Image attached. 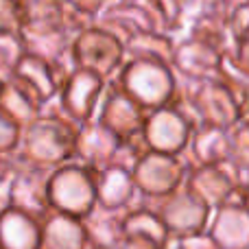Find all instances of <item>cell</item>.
I'll list each match as a JSON object with an SVG mask.
<instances>
[{"mask_svg":"<svg viewBox=\"0 0 249 249\" xmlns=\"http://www.w3.org/2000/svg\"><path fill=\"white\" fill-rule=\"evenodd\" d=\"M77 131V124L57 107L55 101H51L29 127L22 129L16 153L33 166L55 171L74 160Z\"/></svg>","mask_w":249,"mask_h":249,"instance_id":"cell-1","label":"cell"},{"mask_svg":"<svg viewBox=\"0 0 249 249\" xmlns=\"http://www.w3.org/2000/svg\"><path fill=\"white\" fill-rule=\"evenodd\" d=\"M112 79H116L121 90L146 114L166 107L177 88V77L171 66L146 59H124Z\"/></svg>","mask_w":249,"mask_h":249,"instance_id":"cell-2","label":"cell"},{"mask_svg":"<svg viewBox=\"0 0 249 249\" xmlns=\"http://www.w3.org/2000/svg\"><path fill=\"white\" fill-rule=\"evenodd\" d=\"M48 203L59 214L74 219L88 216L96 206V173L74 160L61 164L48 177Z\"/></svg>","mask_w":249,"mask_h":249,"instance_id":"cell-3","label":"cell"},{"mask_svg":"<svg viewBox=\"0 0 249 249\" xmlns=\"http://www.w3.org/2000/svg\"><path fill=\"white\" fill-rule=\"evenodd\" d=\"M142 201L160 216V221L164 223L168 236H171V243L195 236V234H203L212 216L210 208L203 206L186 186L173 190L166 197L142 199Z\"/></svg>","mask_w":249,"mask_h":249,"instance_id":"cell-4","label":"cell"},{"mask_svg":"<svg viewBox=\"0 0 249 249\" xmlns=\"http://www.w3.org/2000/svg\"><path fill=\"white\" fill-rule=\"evenodd\" d=\"M70 61L74 68L88 70L109 81L124 61L123 42L105 29L92 24L74 35L70 44Z\"/></svg>","mask_w":249,"mask_h":249,"instance_id":"cell-5","label":"cell"},{"mask_svg":"<svg viewBox=\"0 0 249 249\" xmlns=\"http://www.w3.org/2000/svg\"><path fill=\"white\" fill-rule=\"evenodd\" d=\"M190 166L181 155H164L146 151L131 168V179L142 199H160L181 188Z\"/></svg>","mask_w":249,"mask_h":249,"instance_id":"cell-6","label":"cell"},{"mask_svg":"<svg viewBox=\"0 0 249 249\" xmlns=\"http://www.w3.org/2000/svg\"><path fill=\"white\" fill-rule=\"evenodd\" d=\"M51 173L53 171L24 162L18 155L16 171L11 175L7 197H4V206L16 208V210L42 221L51 212V203H48V177H51Z\"/></svg>","mask_w":249,"mask_h":249,"instance_id":"cell-7","label":"cell"},{"mask_svg":"<svg viewBox=\"0 0 249 249\" xmlns=\"http://www.w3.org/2000/svg\"><path fill=\"white\" fill-rule=\"evenodd\" d=\"M184 186L210 210L236 201L241 190V173L234 164L221 162L212 166H195L186 175Z\"/></svg>","mask_w":249,"mask_h":249,"instance_id":"cell-8","label":"cell"},{"mask_svg":"<svg viewBox=\"0 0 249 249\" xmlns=\"http://www.w3.org/2000/svg\"><path fill=\"white\" fill-rule=\"evenodd\" d=\"M103 88L105 79H101L99 74L74 68L61 86V90L57 92L55 103L77 127H81L83 123L94 118Z\"/></svg>","mask_w":249,"mask_h":249,"instance_id":"cell-9","label":"cell"},{"mask_svg":"<svg viewBox=\"0 0 249 249\" xmlns=\"http://www.w3.org/2000/svg\"><path fill=\"white\" fill-rule=\"evenodd\" d=\"M94 118L103 127H107L118 140H124V138H131L136 133H142L146 112L124 94L116 79H109V81H105Z\"/></svg>","mask_w":249,"mask_h":249,"instance_id":"cell-10","label":"cell"},{"mask_svg":"<svg viewBox=\"0 0 249 249\" xmlns=\"http://www.w3.org/2000/svg\"><path fill=\"white\" fill-rule=\"evenodd\" d=\"M190 133H193V124L179 112H175L171 105L149 112L144 118V127H142L146 149L164 155L184 153L188 149Z\"/></svg>","mask_w":249,"mask_h":249,"instance_id":"cell-11","label":"cell"},{"mask_svg":"<svg viewBox=\"0 0 249 249\" xmlns=\"http://www.w3.org/2000/svg\"><path fill=\"white\" fill-rule=\"evenodd\" d=\"M193 105L199 124L225 129V131L238 124V101L219 79L193 83Z\"/></svg>","mask_w":249,"mask_h":249,"instance_id":"cell-12","label":"cell"},{"mask_svg":"<svg viewBox=\"0 0 249 249\" xmlns=\"http://www.w3.org/2000/svg\"><path fill=\"white\" fill-rule=\"evenodd\" d=\"M74 70L70 57L59 61H46L42 57H35L24 53L22 59L16 66V77L22 79L35 94L42 99L44 105H48L51 101L57 99V92L61 90V86L66 83V79L70 77V72Z\"/></svg>","mask_w":249,"mask_h":249,"instance_id":"cell-13","label":"cell"},{"mask_svg":"<svg viewBox=\"0 0 249 249\" xmlns=\"http://www.w3.org/2000/svg\"><path fill=\"white\" fill-rule=\"evenodd\" d=\"M221 55L210 46L190 37L175 39L171 68L179 81L186 83H203L219 77Z\"/></svg>","mask_w":249,"mask_h":249,"instance_id":"cell-14","label":"cell"},{"mask_svg":"<svg viewBox=\"0 0 249 249\" xmlns=\"http://www.w3.org/2000/svg\"><path fill=\"white\" fill-rule=\"evenodd\" d=\"M118 144H121V140L96 118H92V121L83 123L77 131L74 162L90 168L92 173H101L107 166H114Z\"/></svg>","mask_w":249,"mask_h":249,"instance_id":"cell-15","label":"cell"},{"mask_svg":"<svg viewBox=\"0 0 249 249\" xmlns=\"http://www.w3.org/2000/svg\"><path fill=\"white\" fill-rule=\"evenodd\" d=\"M206 234L219 249H249V212L238 201L216 208Z\"/></svg>","mask_w":249,"mask_h":249,"instance_id":"cell-16","label":"cell"},{"mask_svg":"<svg viewBox=\"0 0 249 249\" xmlns=\"http://www.w3.org/2000/svg\"><path fill=\"white\" fill-rule=\"evenodd\" d=\"M188 166H212L230 160V131L208 124H197L190 133L188 149L184 151Z\"/></svg>","mask_w":249,"mask_h":249,"instance_id":"cell-17","label":"cell"},{"mask_svg":"<svg viewBox=\"0 0 249 249\" xmlns=\"http://www.w3.org/2000/svg\"><path fill=\"white\" fill-rule=\"evenodd\" d=\"M138 201L131 173L121 166H107L96 173V206L103 210L127 212Z\"/></svg>","mask_w":249,"mask_h":249,"instance_id":"cell-18","label":"cell"},{"mask_svg":"<svg viewBox=\"0 0 249 249\" xmlns=\"http://www.w3.org/2000/svg\"><path fill=\"white\" fill-rule=\"evenodd\" d=\"M44 107L46 105L42 103V99L16 74L0 83V109L20 129L29 127L44 112Z\"/></svg>","mask_w":249,"mask_h":249,"instance_id":"cell-19","label":"cell"},{"mask_svg":"<svg viewBox=\"0 0 249 249\" xmlns=\"http://www.w3.org/2000/svg\"><path fill=\"white\" fill-rule=\"evenodd\" d=\"M96 26L105 29L107 33H112L116 39H121L124 44L129 37L138 33L151 31L149 18L144 16L140 7L131 2V0H112L103 11L96 16Z\"/></svg>","mask_w":249,"mask_h":249,"instance_id":"cell-20","label":"cell"},{"mask_svg":"<svg viewBox=\"0 0 249 249\" xmlns=\"http://www.w3.org/2000/svg\"><path fill=\"white\" fill-rule=\"evenodd\" d=\"M42 221L4 206L0 210V249H39Z\"/></svg>","mask_w":249,"mask_h":249,"instance_id":"cell-21","label":"cell"},{"mask_svg":"<svg viewBox=\"0 0 249 249\" xmlns=\"http://www.w3.org/2000/svg\"><path fill=\"white\" fill-rule=\"evenodd\" d=\"M123 216L124 212L103 210V208L94 206V210L81 219L88 249H121L124 241Z\"/></svg>","mask_w":249,"mask_h":249,"instance_id":"cell-22","label":"cell"},{"mask_svg":"<svg viewBox=\"0 0 249 249\" xmlns=\"http://www.w3.org/2000/svg\"><path fill=\"white\" fill-rule=\"evenodd\" d=\"M39 249H88L81 219L51 210L42 219Z\"/></svg>","mask_w":249,"mask_h":249,"instance_id":"cell-23","label":"cell"},{"mask_svg":"<svg viewBox=\"0 0 249 249\" xmlns=\"http://www.w3.org/2000/svg\"><path fill=\"white\" fill-rule=\"evenodd\" d=\"M123 230H124V236H142V238H149L151 243H155L162 249L171 247V236H168L164 223L140 197L124 212Z\"/></svg>","mask_w":249,"mask_h":249,"instance_id":"cell-24","label":"cell"},{"mask_svg":"<svg viewBox=\"0 0 249 249\" xmlns=\"http://www.w3.org/2000/svg\"><path fill=\"white\" fill-rule=\"evenodd\" d=\"M123 48H124V59H146L171 66L175 39L168 37V35L155 33V31H144V33L129 37L123 44Z\"/></svg>","mask_w":249,"mask_h":249,"instance_id":"cell-25","label":"cell"},{"mask_svg":"<svg viewBox=\"0 0 249 249\" xmlns=\"http://www.w3.org/2000/svg\"><path fill=\"white\" fill-rule=\"evenodd\" d=\"M149 18L151 31L179 39L184 35V13L175 0H131Z\"/></svg>","mask_w":249,"mask_h":249,"instance_id":"cell-26","label":"cell"},{"mask_svg":"<svg viewBox=\"0 0 249 249\" xmlns=\"http://www.w3.org/2000/svg\"><path fill=\"white\" fill-rule=\"evenodd\" d=\"M230 164L241 173V188L249 186V127L238 123L230 129Z\"/></svg>","mask_w":249,"mask_h":249,"instance_id":"cell-27","label":"cell"},{"mask_svg":"<svg viewBox=\"0 0 249 249\" xmlns=\"http://www.w3.org/2000/svg\"><path fill=\"white\" fill-rule=\"evenodd\" d=\"M219 81H223L230 88L236 101H241L243 96L249 94V72L234 59L232 53L221 55V66H219Z\"/></svg>","mask_w":249,"mask_h":249,"instance_id":"cell-28","label":"cell"},{"mask_svg":"<svg viewBox=\"0 0 249 249\" xmlns=\"http://www.w3.org/2000/svg\"><path fill=\"white\" fill-rule=\"evenodd\" d=\"M24 55V46H22L20 35L4 33L0 35V83L13 77L18 61Z\"/></svg>","mask_w":249,"mask_h":249,"instance_id":"cell-29","label":"cell"},{"mask_svg":"<svg viewBox=\"0 0 249 249\" xmlns=\"http://www.w3.org/2000/svg\"><path fill=\"white\" fill-rule=\"evenodd\" d=\"M146 142L142 138V133H136L131 138H124L118 144V151H116V160H114V166H121L124 171L131 173V168L138 164V160L146 153Z\"/></svg>","mask_w":249,"mask_h":249,"instance_id":"cell-30","label":"cell"},{"mask_svg":"<svg viewBox=\"0 0 249 249\" xmlns=\"http://www.w3.org/2000/svg\"><path fill=\"white\" fill-rule=\"evenodd\" d=\"M230 33H232L234 44L243 42L249 37V0H236L228 18Z\"/></svg>","mask_w":249,"mask_h":249,"instance_id":"cell-31","label":"cell"},{"mask_svg":"<svg viewBox=\"0 0 249 249\" xmlns=\"http://www.w3.org/2000/svg\"><path fill=\"white\" fill-rule=\"evenodd\" d=\"M20 136L22 129L0 109V155L16 153L18 144H20Z\"/></svg>","mask_w":249,"mask_h":249,"instance_id":"cell-32","label":"cell"},{"mask_svg":"<svg viewBox=\"0 0 249 249\" xmlns=\"http://www.w3.org/2000/svg\"><path fill=\"white\" fill-rule=\"evenodd\" d=\"M22 18L18 0H0V35H20Z\"/></svg>","mask_w":249,"mask_h":249,"instance_id":"cell-33","label":"cell"},{"mask_svg":"<svg viewBox=\"0 0 249 249\" xmlns=\"http://www.w3.org/2000/svg\"><path fill=\"white\" fill-rule=\"evenodd\" d=\"M171 247L173 249H219L216 243L212 241L206 232L195 234V236H188V238H179V241H173Z\"/></svg>","mask_w":249,"mask_h":249,"instance_id":"cell-34","label":"cell"},{"mask_svg":"<svg viewBox=\"0 0 249 249\" xmlns=\"http://www.w3.org/2000/svg\"><path fill=\"white\" fill-rule=\"evenodd\" d=\"M64 2L68 4V7L77 9V11L86 13V16H90V18L96 20V16H99L112 0H64Z\"/></svg>","mask_w":249,"mask_h":249,"instance_id":"cell-35","label":"cell"},{"mask_svg":"<svg viewBox=\"0 0 249 249\" xmlns=\"http://www.w3.org/2000/svg\"><path fill=\"white\" fill-rule=\"evenodd\" d=\"M121 249H162V247H158L155 243H151L149 238H142V236H124Z\"/></svg>","mask_w":249,"mask_h":249,"instance_id":"cell-36","label":"cell"},{"mask_svg":"<svg viewBox=\"0 0 249 249\" xmlns=\"http://www.w3.org/2000/svg\"><path fill=\"white\" fill-rule=\"evenodd\" d=\"M234 59L238 61V64L243 66V68L249 72V37L247 39H243V42H238L236 46H234Z\"/></svg>","mask_w":249,"mask_h":249,"instance_id":"cell-37","label":"cell"},{"mask_svg":"<svg viewBox=\"0 0 249 249\" xmlns=\"http://www.w3.org/2000/svg\"><path fill=\"white\" fill-rule=\"evenodd\" d=\"M238 123L249 127V94L238 101Z\"/></svg>","mask_w":249,"mask_h":249,"instance_id":"cell-38","label":"cell"},{"mask_svg":"<svg viewBox=\"0 0 249 249\" xmlns=\"http://www.w3.org/2000/svg\"><path fill=\"white\" fill-rule=\"evenodd\" d=\"M236 201L243 203V208H245V210L249 212V186H247V188H241V190H238Z\"/></svg>","mask_w":249,"mask_h":249,"instance_id":"cell-39","label":"cell"},{"mask_svg":"<svg viewBox=\"0 0 249 249\" xmlns=\"http://www.w3.org/2000/svg\"><path fill=\"white\" fill-rule=\"evenodd\" d=\"M2 208H4V203H2V199H0V210H2Z\"/></svg>","mask_w":249,"mask_h":249,"instance_id":"cell-40","label":"cell"},{"mask_svg":"<svg viewBox=\"0 0 249 249\" xmlns=\"http://www.w3.org/2000/svg\"><path fill=\"white\" fill-rule=\"evenodd\" d=\"M168 249H173V247H168Z\"/></svg>","mask_w":249,"mask_h":249,"instance_id":"cell-41","label":"cell"}]
</instances>
